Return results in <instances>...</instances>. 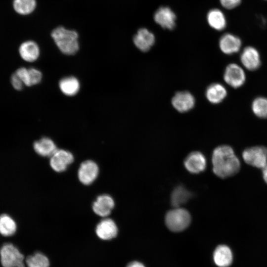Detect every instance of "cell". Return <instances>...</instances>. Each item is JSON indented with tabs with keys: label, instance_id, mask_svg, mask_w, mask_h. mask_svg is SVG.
<instances>
[{
	"label": "cell",
	"instance_id": "obj_1",
	"mask_svg": "<svg viewBox=\"0 0 267 267\" xmlns=\"http://www.w3.org/2000/svg\"><path fill=\"white\" fill-rule=\"evenodd\" d=\"M213 171L218 177L224 178L236 174L240 167V161L229 146H218L212 154Z\"/></svg>",
	"mask_w": 267,
	"mask_h": 267
},
{
	"label": "cell",
	"instance_id": "obj_2",
	"mask_svg": "<svg viewBox=\"0 0 267 267\" xmlns=\"http://www.w3.org/2000/svg\"><path fill=\"white\" fill-rule=\"evenodd\" d=\"M51 36L59 49L66 55H73L79 49L78 33L59 26L54 29Z\"/></svg>",
	"mask_w": 267,
	"mask_h": 267
},
{
	"label": "cell",
	"instance_id": "obj_3",
	"mask_svg": "<svg viewBox=\"0 0 267 267\" xmlns=\"http://www.w3.org/2000/svg\"><path fill=\"white\" fill-rule=\"evenodd\" d=\"M23 254L17 246L6 242L0 247V263L2 267H25Z\"/></svg>",
	"mask_w": 267,
	"mask_h": 267
},
{
	"label": "cell",
	"instance_id": "obj_4",
	"mask_svg": "<svg viewBox=\"0 0 267 267\" xmlns=\"http://www.w3.org/2000/svg\"><path fill=\"white\" fill-rule=\"evenodd\" d=\"M191 222V216L185 209L177 207L169 211L165 217L168 228L173 232H180L185 229Z\"/></svg>",
	"mask_w": 267,
	"mask_h": 267
},
{
	"label": "cell",
	"instance_id": "obj_5",
	"mask_svg": "<svg viewBox=\"0 0 267 267\" xmlns=\"http://www.w3.org/2000/svg\"><path fill=\"white\" fill-rule=\"evenodd\" d=\"M242 157L247 164L262 169L267 164V148L263 146L247 148L243 152Z\"/></svg>",
	"mask_w": 267,
	"mask_h": 267
},
{
	"label": "cell",
	"instance_id": "obj_6",
	"mask_svg": "<svg viewBox=\"0 0 267 267\" xmlns=\"http://www.w3.org/2000/svg\"><path fill=\"white\" fill-rule=\"evenodd\" d=\"M224 81L230 87L238 88L241 87L246 80V75L243 69L238 64H228L224 72Z\"/></svg>",
	"mask_w": 267,
	"mask_h": 267
},
{
	"label": "cell",
	"instance_id": "obj_7",
	"mask_svg": "<svg viewBox=\"0 0 267 267\" xmlns=\"http://www.w3.org/2000/svg\"><path fill=\"white\" fill-rule=\"evenodd\" d=\"M74 160L72 154L67 150L57 149L50 157V165L57 172H62L66 170L68 166Z\"/></svg>",
	"mask_w": 267,
	"mask_h": 267
},
{
	"label": "cell",
	"instance_id": "obj_8",
	"mask_svg": "<svg viewBox=\"0 0 267 267\" xmlns=\"http://www.w3.org/2000/svg\"><path fill=\"white\" fill-rule=\"evenodd\" d=\"M99 169L97 165L93 161L87 160L83 162L78 170V178L83 184L89 185L96 178Z\"/></svg>",
	"mask_w": 267,
	"mask_h": 267
},
{
	"label": "cell",
	"instance_id": "obj_9",
	"mask_svg": "<svg viewBox=\"0 0 267 267\" xmlns=\"http://www.w3.org/2000/svg\"><path fill=\"white\" fill-rule=\"evenodd\" d=\"M154 20L163 28L173 30L176 26V15L170 7L161 6L155 12Z\"/></svg>",
	"mask_w": 267,
	"mask_h": 267
},
{
	"label": "cell",
	"instance_id": "obj_10",
	"mask_svg": "<svg viewBox=\"0 0 267 267\" xmlns=\"http://www.w3.org/2000/svg\"><path fill=\"white\" fill-rule=\"evenodd\" d=\"M240 61L244 67L250 71L257 70L261 63L258 50L252 46L244 48L240 55Z\"/></svg>",
	"mask_w": 267,
	"mask_h": 267
},
{
	"label": "cell",
	"instance_id": "obj_11",
	"mask_svg": "<svg viewBox=\"0 0 267 267\" xmlns=\"http://www.w3.org/2000/svg\"><path fill=\"white\" fill-rule=\"evenodd\" d=\"M195 103L194 96L187 91L177 92L172 99L173 107L181 113L190 110L194 106Z\"/></svg>",
	"mask_w": 267,
	"mask_h": 267
},
{
	"label": "cell",
	"instance_id": "obj_12",
	"mask_svg": "<svg viewBox=\"0 0 267 267\" xmlns=\"http://www.w3.org/2000/svg\"><path fill=\"white\" fill-rule=\"evenodd\" d=\"M242 46V41L237 36L231 33H225L219 40L221 50L225 54H232L239 51Z\"/></svg>",
	"mask_w": 267,
	"mask_h": 267
},
{
	"label": "cell",
	"instance_id": "obj_13",
	"mask_svg": "<svg viewBox=\"0 0 267 267\" xmlns=\"http://www.w3.org/2000/svg\"><path fill=\"white\" fill-rule=\"evenodd\" d=\"M95 233L102 240H109L116 237L118 228L115 222L111 219L101 220L96 225Z\"/></svg>",
	"mask_w": 267,
	"mask_h": 267
},
{
	"label": "cell",
	"instance_id": "obj_14",
	"mask_svg": "<svg viewBox=\"0 0 267 267\" xmlns=\"http://www.w3.org/2000/svg\"><path fill=\"white\" fill-rule=\"evenodd\" d=\"M186 170L191 173L198 174L203 171L206 167V160L200 152L194 151L188 155L184 161Z\"/></svg>",
	"mask_w": 267,
	"mask_h": 267
},
{
	"label": "cell",
	"instance_id": "obj_15",
	"mask_svg": "<svg viewBox=\"0 0 267 267\" xmlns=\"http://www.w3.org/2000/svg\"><path fill=\"white\" fill-rule=\"evenodd\" d=\"M155 38L154 34L147 29H139L133 38L134 44L140 51H148L154 44Z\"/></svg>",
	"mask_w": 267,
	"mask_h": 267
},
{
	"label": "cell",
	"instance_id": "obj_16",
	"mask_svg": "<svg viewBox=\"0 0 267 267\" xmlns=\"http://www.w3.org/2000/svg\"><path fill=\"white\" fill-rule=\"evenodd\" d=\"M213 259L218 267H228L233 261V255L230 248L225 245H220L215 249Z\"/></svg>",
	"mask_w": 267,
	"mask_h": 267
},
{
	"label": "cell",
	"instance_id": "obj_17",
	"mask_svg": "<svg viewBox=\"0 0 267 267\" xmlns=\"http://www.w3.org/2000/svg\"><path fill=\"white\" fill-rule=\"evenodd\" d=\"M114 207L113 198L107 194L98 196L92 205L93 212L97 215L106 217L111 213Z\"/></svg>",
	"mask_w": 267,
	"mask_h": 267
},
{
	"label": "cell",
	"instance_id": "obj_18",
	"mask_svg": "<svg viewBox=\"0 0 267 267\" xmlns=\"http://www.w3.org/2000/svg\"><path fill=\"white\" fill-rule=\"evenodd\" d=\"M19 54L25 61L33 62L38 59L40 55V48L36 43L27 41L22 43L19 47Z\"/></svg>",
	"mask_w": 267,
	"mask_h": 267
},
{
	"label": "cell",
	"instance_id": "obj_19",
	"mask_svg": "<svg viewBox=\"0 0 267 267\" xmlns=\"http://www.w3.org/2000/svg\"><path fill=\"white\" fill-rule=\"evenodd\" d=\"M205 95L210 102L218 104L225 98L227 95V91L222 85L220 83H213L207 87Z\"/></svg>",
	"mask_w": 267,
	"mask_h": 267
},
{
	"label": "cell",
	"instance_id": "obj_20",
	"mask_svg": "<svg viewBox=\"0 0 267 267\" xmlns=\"http://www.w3.org/2000/svg\"><path fill=\"white\" fill-rule=\"evenodd\" d=\"M207 20L209 26L217 31H222L226 26V19L223 12L218 8H213L207 15Z\"/></svg>",
	"mask_w": 267,
	"mask_h": 267
},
{
	"label": "cell",
	"instance_id": "obj_21",
	"mask_svg": "<svg viewBox=\"0 0 267 267\" xmlns=\"http://www.w3.org/2000/svg\"><path fill=\"white\" fill-rule=\"evenodd\" d=\"M33 148L39 155L44 157H51L57 149L54 141L44 137L34 142Z\"/></svg>",
	"mask_w": 267,
	"mask_h": 267
},
{
	"label": "cell",
	"instance_id": "obj_22",
	"mask_svg": "<svg viewBox=\"0 0 267 267\" xmlns=\"http://www.w3.org/2000/svg\"><path fill=\"white\" fill-rule=\"evenodd\" d=\"M59 87L62 92L66 95L76 94L80 88L79 80L73 76L64 77L59 82Z\"/></svg>",
	"mask_w": 267,
	"mask_h": 267
},
{
	"label": "cell",
	"instance_id": "obj_23",
	"mask_svg": "<svg viewBox=\"0 0 267 267\" xmlns=\"http://www.w3.org/2000/svg\"><path fill=\"white\" fill-rule=\"evenodd\" d=\"M17 230V224L12 217L6 214L0 215V234L4 237L13 236Z\"/></svg>",
	"mask_w": 267,
	"mask_h": 267
},
{
	"label": "cell",
	"instance_id": "obj_24",
	"mask_svg": "<svg viewBox=\"0 0 267 267\" xmlns=\"http://www.w3.org/2000/svg\"><path fill=\"white\" fill-rule=\"evenodd\" d=\"M26 267H49L50 260L44 253L37 251L25 259Z\"/></svg>",
	"mask_w": 267,
	"mask_h": 267
},
{
	"label": "cell",
	"instance_id": "obj_25",
	"mask_svg": "<svg viewBox=\"0 0 267 267\" xmlns=\"http://www.w3.org/2000/svg\"><path fill=\"white\" fill-rule=\"evenodd\" d=\"M192 196V194L184 187L179 186L176 188L171 195V203L175 208L179 207L186 202Z\"/></svg>",
	"mask_w": 267,
	"mask_h": 267
},
{
	"label": "cell",
	"instance_id": "obj_26",
	"mask_svg": "<svg viewBox=\"0 0 267 267\" xmlns=\"http://www.w3.org/2000/svg\"><path fill=\"white\" fill-rule=\"evenodd\" d=\"M13 8L21 15H28L32 13L36 7V0H14Z\"/></svg>",
	"mask_w": 267,
	"mask_h": 267
},
{
	"label": "cell",
	"instance_id": "obj_27",
	"mask_svg": "<svg viewBox=\"0 0 267 267\" xmlns=\"http://www.w3.org/2000/svg\"><path fill=\"white\" fill-rule=\"evenodd\" d=\"M252 109L254 114L261 118H267V98L258 97L252 103Z\"/></svg>",
	"mask_w": 267,
	"mask_h": 267
},
{
	"label": "cell",
	"instance_id": "obj_28",
	"mask_svg": "<svg viewBox=\"0 0 267 267\" xmlns=\"http://www.w3.org/2000/svg\"><path fill=\"white\" fill-rule=\"evenodd\" d=\"M31 86H34L40 83L42 79V74L38 69L31 67L28 68Z\"/></svg>",
	"mask_w": 267,
	"mask_h": 267
},
{
	"label": "cell",
	"instance_id": "obj_29",
	"mask_svg": "<svg viewBox=\"0 0 267 267\" xmlns=\"http://www.w3.org/2000/svg\"><path fill=\"white\" fill-rule=\"evenodd\" d=\"M14 73L21 79L24 86L31 87L28 68L21 67L18 68Z\"/></svg>",
	"mask_w": 267,
	"mask_h": 267
},
{
	"label": "cell",
	"instance_id": "obj_30",
	"mask_svg": "<svg viewBox=\"0 0 267 267\" xmlns=\"http://www.w3.org/2000/svg\"><path fill=\"white\" fill-rule=\"evenodd\" d=\"M222 6L226 9H232L238 7L242 0H219Z\"/></svg>",
	"mask_w": 267,
	"mask_h": 267
},
{
	"label": "cell",
	"instance_id": "obj_31",
	"mask_svg": "<svg viewBox=\"0 0 267 267\" xmlns=\"http://www.w3.org/2000/svg\"><path fill=\"white\" fill-rule=\"evenodd\" d=\"M10 83L12 87L16 90H21L24 86L22 81L15 73L10 77Z\"/></svg>",
	"mask_w": 267,
	"mask_h": 267
},
{
	"label": "cell",
	"instance_id": "obj_32",
	"mask_svg": "<svg viewBox=\"0 0 267 267\" xmlns=\"http://www.w3.org/2000/svg\"><path fill=\"white\" fill-rule=\"evenodd\" d=\"M126 267H146L145 265L138 261H133L129 263Z\"/></svg>",
	"mask_w": 267,
	"mask_h": 267
},
{
	"label": "cell",
	"instance_id": "obj_33",
	"mask_svg": "<svg viewBox=\"0 0 267 267\" xmlns=\"http://www.w3.org/2000/svg\"><path fill=\"white\" fill-rule=\"evenodd\" d=\"M263 178L267 183V164L262 169Z\"/></svg>",
	"mask_w": 267,
	"mask_h": 267
}]
</instances>
